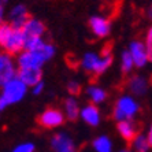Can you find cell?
<instances>
[{"instance_id":"1","label":"cell","mask_w":152,"mask_h":152,"mask_svg":"<svg viewBox=\"0 0 152 152\" xmlns=\"http://www.w3.org/2000/svg\"><path fill=\"white\" fill-rule=\"evenodd\" d=\"M26 39L22 29H15L10 23H0V47L10 56H14L25 48Z\"/></svg>"},{"instance_id":"2","label":"cell","mask_w":152,"mask_h":152,"mask_svg":"<svg viewBox=\"0 0 152 152\" xmlns=\"http://www.w3.org/2000/svg\"><path fill=\"white\" fill-rule=\"evenodd\" d=\"M37 125L42 129H53L60 125H63L64 117L62 111L56 107H48L44 113H41L36 119Z\"/></svg>"},{"instance_id":"3","label":"cell","mask_w":152,"mask_h":152,"mask_svg":"<svg viewBox=\"0 0 152 152\" xmlns=\"http://www.w3.org/2000/svg\"><path fill=\"white\" fill-rule=\"evenodd\" d=\"M137 111H138V106L136 104L134 100L132 97H122L114 106L113 118L117 119L118 122H121V121L132 118Z\"/></svg>"},{"instance_id":"4","label":"cell","mask_w":152,"mask_h":152,"mask_svg":"<svg viewBox=\"0 0 152 152\" xmlns=\"http://www.w3.org/2000/svg\"><path fill=\"white\" fill-rule=\"evenodd\" d=\"M26 93V85L21 81V80H18L17 77L14 80H11L10 82L3 86V93H1V97H3L7 104H12V103H17L25 96Z\"/></svg>"},{"instance_id":"5","label":"cell","mask_w":152,"mask_h":152,"mask_svg":"<svg viewBox=\"0 0 152 152\" xmlns=\"http://www.w3.org/2000/svg\"><path fill=\"white\" fill-rule=\"evenodd\" d=\"M15 77L17 75L11 56L6 52H0V86H4Z\"/></svg>"},{"instance_id":"6","label":"cell","mask_w":152,"mask_h":152,"mask_svg":"<svg viewBox=\"0 0 152 152\" xmlns=\"http://www.w3.org/2000/svg\"><path fill=\"white\" fill-rule=\"evenodd\" d=\"M17 78L21 80L26 86H36L41 80L40 67H19L17 71Z\"/></svg>"},{"instance_id":"7","label":"cell","mask_w":152,"mask_h":152,"mask_svg":"<svg viewBox=\"0 0 152 152\" xmlns=\"http://www.w3.org/2000/svg\"><path fill=\"white\" fill-rule=\"evenodd\" d=\"M30 18L32 17L29 15L25 6H22V4L21 6H15L11 10V14H10V25L15 29H22Z\"/></svg>"},{"instance_id":"8","label":"cell","mask_w":152,"mask_h":152,"mask_svg":"<svg viewBox=\"0 0 152 152\" xmlns=\"http://www.w3.org/2000/svg\"><path fill=\"white\" fill-rule=\"evenodd\" d=\"M45 25L42 23L41 21H37L34 18H30L26 25L22 28V32H23V36L25 39H34V37H41L44 33H45Z\"/></svg>"},{"instance_id":"9","label":"cell","mask_w":152,"mask_h":152,"mask_svg":"<svg viewBox=\"0 0 152 152\" xmlns=\"http://www.w3.org/2000/svg\"><path fill=\"white\" fill-rule=\"evenodd\" d=\"M42 62L45 60L37 51H26L18 58L19 67H40Z\"/></svg>"},{"instance_id":"10","label":"cell","mask_w":152,"mask_h":152,"mask_svg":"<svg viewBox=\"0 0 152 152\" xmlns=\"http://www.w3.org/2000/svg\"><path fill=\"white\" fill-rule=\"evenodd\" d=\"M117 127L122 138L125 141H127V145L130 147L132 142L134 141V138L138 136V129L136 127V125L130 121H121V122H118Z\"/></svg>"},{"instance_id":"11","label":"cell","mask_w":152,"mask_h":152,"mask_svg":"<svg viewBox=\"0 0 152 152\" xmlns=\"http://www.w3.org/2000/svg\"><path fill=\"white\" fill-rule=\"evenodd\" d=\"M89 28L97 37H106L110 33V19L102 17H92L89 19Z\"/></svg>"},{"instance_id":"12","label":"cell","mask_w":152,"mask_h":152,"mask_svg":"<svg viewBox=\"0 0 152 152\" xmlns=\"http://www.w3.org/2000/svg\"><path fill=\"white\" fill-rule=\"evenodd\" d=\"M51 145L56 152H75L74 144L66 134H55L52 137Z\"/></svg>"},{"instance_id":"13","label":"cell","mask_w":152,"mask_h":152,"mask_svg":"<svg viewBox=\"0 0 152 152\" xmlns=\"http://www.w3.org/2000/svg\"><path fill=\"white\" fill-rule=\"evenodd\" d=\"M130 55L133 58V62H134L136 66L141 67L144 66L145 62H147V50H145V45L140 41H133L130 45Z\"/></svg>"},{"instance_id":"14","label":"cell","mask_w":152,"mask_h":152,"mask_svg":"<svg viewBox=\"0 0 152 152\" xmlns=\"http://www.w3.org/2000/svg\"><path fill=\"white\" fill-rule=\"evenodd\" d=\"M82 118L86 124H89L91 126H96L99 124L100 117H99V110L95 104H89L82 110Z\"/></svg>"},{"instance_id":"15","label":"cell","mask_w":152,"mask_h":152,"mask_svg":"<svg viewBox=\"0 0 152 152\" xmlns=\"http://www.w3.org/2000/svg\"><path fill=\"white\" fill-rule=\"evenodd\" d=\"M127 88L130 89V92L133 95H142L147 91V82L144 78L138 77V75H133L127 81Z\"/></svg>"},{"instance_id":"16","label":"cell","mask_w":152,"mask_h":152,"mask_svg":"<svg viewBox=\"0 0 152 152\" xmlns=\"http://www.w3.org/2000/svg\"><path fill=\"white\" fill-rule=\"evenodd\" d=\"M111 62H113V55H107V56H102L99 60H97V63L95 66V70H93L92 75L93 78H97L100 74H103L107 69L110 67Z\"/></svg>"},{"instance_id":"17","label":"cell","mask_w":152,"mask_h":152,"mask_svg":"<svg viewBox=\"0 0 152 152\" xmlns=\"http://www.w3.org/2000/svg\"><path fill=\"white\" fill-rule=\"evenodd\" d=\"M64 108H66V117L69 121H75L78 117V104L74 99H67L64 102Z\"/></svg>"},{"instance_id":"18","label":"cell","mask_w":152,"mask_h":152,"mask_svg":"<svg viewBox=\"0 0 152 152\" xmlns=\"http://www.w3.org/2000/svg\"><path fill=\"white\" fill-rule=\"evenodd\" d=\"M93 147H95V149L97 152H111V141L110 138L104 137V136H102V137L96 138L95 141H93Z\"/></svg>"},{"instance_id":"19","label":"cell","mask_w":152,"mask_h":152,"mask_svg":"<svg viewBox=\"0 0 152 152\" xmlns=\"http://www.w3.org/2000/svg\"><path fill=\"white\" fill-rule=\"evenodd\" d=\"M130 147L136 149V152H147L149 148V142H148V138H145L144 136L138 134L137 137L134 138V141L132 142Z\"/></svg>"},{"instance_id":"20","label":"cell","mask_w":152,"mask_h":152,"mask_svg":"<svg viewBox=\"0 0 152 152\" xmlns=\"http://www.w3.org/2000/svg\"><path fill=\"white\" fill-rule=\"evenodd\" d=\"M97 60H99V58L96 56L95 53H86L84 56V60H82V67L85 69L86 71H89V73H93V70H95V66L96 63H97Z\"/></svg>"},{"instance_id":"21","label":"cell","mask_w":152,"mask_h":152,"mask_svg":"<svg viewBox=\"0 0 152 152\" xmlns=\"http://www.w3.org/2000/svg\"><path fill=\"white\" fill-rule=\"evenodd\" d=\"M88 93L91 96V99H92L93 103H99V102H103V100L106 99L107 93L103 91V89L97 88V86H92V88L88 89Z\"/></svg>"},{"instance_id":"22","label":"cell","mask_w":152,"mask_h":152,"mask_svg":"<svg viewBox=\"0 0 152 152\" xmlns=\"http://www.w3.org/2000/svg\"><path fill=\"white\" fill-rule=\"evenodd\" d=\"M133 63L134 62H133V58H132L130 52H124V55H122V71H124V74L130 71Z\"/></svg>"},{"instance_id":"23","label":"cell","mask_w":152,"mask_h":152,"mask_svg":"<svg viewBox=\"0 0 152 152\" xmlns=\"http://www.w3.org/2000/svg\"><path fill=\"white\" fill-rule=\"evenodd\" d=\"M145 50H147V58L152 62V26L149 28L148 34H147V41H145Z\"/></svg>"},{"instance_id":"24","label":"cell","mask_w":152,"mask_h":152,"mask_svg":"<svg viewBox=\"0 0 152 152\" xmlns=\"http://www.w3.org/2000/svg\"><path fill=\"white\" fill-rule=\"evenodd\" d=\"M67 91L71 96H78L81 93V85L78 84V82L71 81V82H69V85H67Z\"/></svg>"},{"instance_id":"25","label":"cell","mask_w":152,"mask_h":152,"mask_svg":"<svg viewBox=\"0 0 152 152\" xmlns=\"http://www.w3.org/2000/svg\"><path fill=\"white\" fill-rule=\"evenodd\" d=\"M14 152H34V145L33 144H22L14 149Z\"/></svg>"},{"instance_id":"26","label":"cell","mask_w":152,"mask_h":152,"mask_svg":"<svg viewBox=\"0 0 152 152\" xmlns=\"http://www.w3.org/2000/svg\"><path fill=\"white\" fill-rule=\"evenodd\" d=\"M41 91H42V84L40 82V84L36 85V88H34V91H33V92H34V95H39Z\"/></svg>"},{"instance_id":"27","label":"cell","mask_w":152,"mask_h":152,"mask_svg":"<svg viewBox=\"0 0 152 152\" xmlns=\"http://www.w3.org/2000/svg\"><path fill=\"white\" fill-rule=\"evenodd\" d=\"M6 106H8V104H7V102H6V100H4L3 97L0 96V111H1V110H4V108H6Z\"/></svg>"},{"instance_id":"28","label":"cell","mask_w":152,"mask_h":152,"mask_svg":"<svg viewBox=\"0 0 152 152\" xmlns=\"http://www.w3.org/2000/svg\"><path fill=\"white\" fill-rule=\"evenodd\" d=\"M3 14H4V11H3V3H0V23H3Z\"/></svg>"},{"instance_id":"29","label":"cell","mask_w":152,"mask_h":152,"mask_svg":"<svg viewBox=\"0 0 152 152\" xmlns=\"http://www.w3.org/2000/svg\"><path fill=\"white\" fill-rule=\"evenodd\" d=\"M148 142H149V147H152V126H151V130L148 133Z\"/></svg>"},{"instance_id":"30","label":"cell","mask_w":152,"mask_h":152,"mask_svg":"<svg viewBox=\"0 0 152 152\" xmlns=\"http://www.w3.org/2000/svg\"><path fill=\"white\" fill-rule=\"evenodd\" d=\"M148 17L152 19V4H151V7L148 8Z\"/></svg>"},{"instance_id":"31","label":"cell","mask_w":152,"mask_h":152,"mask_svg":"<svg viewBox=\"0 0 152 152\" xmlns=\"http://www.w3.org/2000/svg\"><path fill=\"white\" fill-rule=\"evenodd\" d=\"M6 1H7V0H0V3H3V4L6 3Z\"/></svg>"},{"instance_id":"32","label":"cell","mask_w":152,"mask_h":152,"mask_svg":"<svg viewBox=\"0 0 152 152\" xmlns=\"http://www.w3.org/2000/svg\"><path fill=\"white\" fill-rule=\"evenodd\" d=\"M122 152H129V151H122Z\"/></svg>"}]
</instances>
